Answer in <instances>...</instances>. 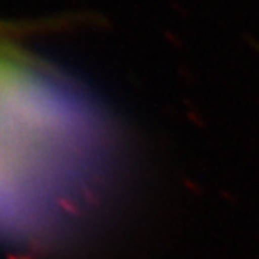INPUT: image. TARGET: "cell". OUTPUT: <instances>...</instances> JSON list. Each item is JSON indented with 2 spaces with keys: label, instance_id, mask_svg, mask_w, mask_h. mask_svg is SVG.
<instances>
[{
  "label": "cell",
  "instance_id": "1",
  "mask_svg": "<svg viewBox=\"0 0 259 259\" xmlns=\"http://www.w3.org/2000/svg\"><path fill=\"white\" fill-rule=\"evenodd\" d=\"M112 155L108 119L85 89L0 47V241L67 234L99 202Z\"/></svg>",
  "mask_w": 259,
  "mask_h": 259
}]
</instances>
